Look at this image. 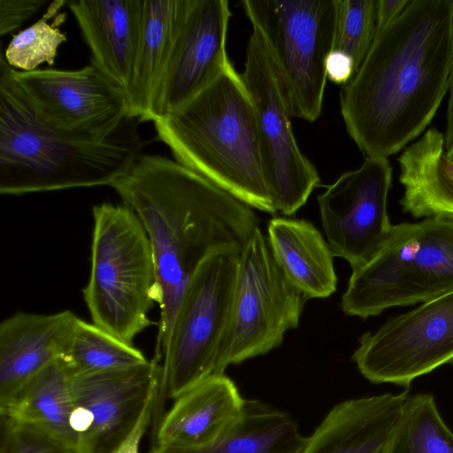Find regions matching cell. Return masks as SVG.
<instances>
[{
	"instance_id": "83f0119b",
	"label": "cell",
	"mask_w": 453,
	"mask_h": 453,
	"mask_svg": "<svg viewBox=\"0 0 453 453\" xmlns=\"http://www.w3.org/2000/svg\"><path fill=\"white\" fill-rule=\"evenodd\" d=\"M375 22V0H338L334 50H340L352 58L355 73L373 42L376 33Z\"/></svg>"
},
{
	"instance_id": "5b68a950",
	"label": "cell",
	"mask_w": 453,
	"mask_h": 453,
	"mask_svg": "<svg viewBox=\"0 0 453 453\" xmlns=\"http://www.w3.org/2000/svg\"><path fill=\"white\" fill-rule=\"evenodd\" d=\"M90 273L83 296L93 323L134 344L152 324L157 273L148 235L125 204L93 207Z\"/></svg>"
},
{
	"instance_id": "cb8c5ba5",
	"label": "cell",
	"mask_w": 453,
	"mask_h": 453,
	"mask_svg": "<svg viewBox=\"0 0 453 453\" xmlns=\"http://www.w3.org/2000/svg\"><path fill=\"white\" fill-rule=\"evenodd\" d=\"M70 378L62 358L57 359L0 407L1 417L42 427L76 443L70 426Z\"/></svg>"
},
{
	"instance_id": "30bf717a",
	"label": "cell",
	"mask_w": 453,
	"mask_h": 453,
	"mask_svg": "<svg viewBox=\"0 0 453 453\" xmlns=\"http://www.w3.org/2000/svg\"><path fill=\"white\" fill-rule=\"evenodd\" d=\"M254 105L265 181L276 211L295 214L319 185L316 167L297 145L275 68L252 30L241 73Z\"/></svg>"
},
{
	"instance_id": "8992f818",
	"label": "cell",
	"mask_w": 453,
	"mask_h": 453,
	"mask_svg": "<svg viewBox=\"0 0 453 453\" xmlns=\"http://www.w3.org/2000/svg\"><path fill=\"white\" fill-rule=\"evenodd\" d=\"M453 290V216L393 225L378 253L352 270L341 308L348 316H377L426 303Z\"/></svg>"
},
{
	"instance_id": "44dd1931",
	"label": "cell",
	"mask_w": 453,
	"mask_h": 453,
	"mask_svg": "<svg viewBox=\"0 0 453 453\" xmlns=\"http://www.w3.org/2000/svg\"><path fill=\"white\" fill-rule=\"evenodd\" d=\"M398 161L403 211L414 218L453 216V163L446 155L444 135L435 127L427 129Z\"/></svg>"
},
{
	"instance_id": "7c38bea8",
	"label": "cell",
	"mask_w": 453,
	"mask_h": 453,
	"mask_svg": "<svg viewBox=\"0 0 453 453\" xmlns=\"http://www.w3.org/2000/svg\"><path fill=\"white\" fill-rule=\"evenodd\" d=\"M155 359L129 368L70 378V426L81 453H116L158 394Z\"/></svg>"
},
{
	"instance_id": "e0dca14e",
	"label": "cell",
	"mask_w": 453,
	"mask_h": 453,
	"mask_svg": "<svg viewBox=\"0 0 453 453\" xmlns=\"http://www.w3.org/2000/svg\"><path fill=\"white\" fill-rule=\"evenodd\" d=\"M66 4L91 53L90 65L127 96L141 40L143 0H73Z\"/></svg>"
},
{
	"instance_id": "9c48e42d",
	"label": "cell",
	"mask_w": 453,
	"mask_h": 453,
	"mask_svg": "<svg viewBox=\"0 0 453 453\" xmlns=\"http://www.w3.org/2000/svg\"><path fill=\"white\" fill-rule=\"evenodd\" d=\"M306 301L279 267L257 227L239 257L231 314L214 373L280 346L286 332L298 326Z\"/></svg>"
},
{
	"instance_id": "6da1fadb",
	"label": "cell",
	"mask_w": 453,
	"mask_h": 453,
	"mask_svg": "<svg viewBox=\"0 0 453 453\" xmlns=\"http://www.w3.org/2000/svg\"><path fill=\"white\" fill-rule=\"evenodd\" d=\"M453 0H410L377 33L340 93L347 132L365 157L395 154L418 137L448 92Z\"/></svg>"
},
{
	"instance_id": "d4e9b609",
	"label": "cell",
	"mask_w": 453,
	"mask_h": 453,
	"mask_svg": "<svg viewBox=\"0 0 453 453\" xmlns=\"http://www.w3.org/2000/svg\"><path fill=\"white\" fill-rule=\"evenodd\" d=\"M61 358L71 377L129 368L149 361L134 344L81 319Z\"/></svg>"
},
{
	"instance_id": "7a4b0ae2",
	"label": "cell",
	"mask_w": 453,
	"mask_h": 453,
	"mask_svg": "<svg viewBox=\"0 0 453 453\" xmlns=\"http://www.w3.org/2000/svg\"><path fill=\"white\" fill-rule=\"evenodd\" d=\"M111 187L140 219L150 243L160 310L156 359L180 299L200 265L241 254L259 220L251 207L175 160L141 154Z\"/></svg>"
},
{
	"instance_id": "7402d4cb",
	"label": "cell",
	"mask_w": 453,
	"mask_h": 453,
	"mask_svg": "<svg viewBox=\"0 0 453 453\" xmlns=\"http://www.w3.org/2000/svg\"><path fill=\"white\" fill-rule=\"evenodd\" d=\"M305 438L287 412L245 399L238 418L214 440L192 447L153 445L149 453H299Z\"/></svg>"
},
{
	"instance_id": "603a6c76",
	"label": "cell",
	"mask_w": 453,
	"mask_h": 453,
	"mask_svg": "<svg viewBox=\"0 0 453 453\" xmlns=\"http://www.w3.org/2000/svg\"><path fill=\"white\" fill-rule=\"evenodd\" d=\"M185 0H143L134 73L127 94L128 117L150 121L157 88L170 59Z\"/></svg>"
},
{
	"instance_id": "4dcf8cb0",
	"label": "cell",
	"mask_w": 453,
	"mask_h": 453,
	"mask_svg": "<svg viewBox=\"0 0 453 453\" xmlns=\"http://www.w3.org/2000/svg\"><path fill=\"white\" fill-rule=\"evenodd\" d=\"M326 77L338 85H345L355 73L352 58L347 54L333 50L326 59Z\"/></svg>"
},
{
	"instance_id": "3957f363",
	"label": "cell",
	"mask_w": 453,
	"mask_h": 453,
	"mask_svg": "<svg viewBox=\"0 0 453 453\" xmlns=\"http://www.w3.org/2000/svg\"><path fill=\"white\" fill-rule=\"evenodd\" d=\"M140 122L127 117L104 139L53 128L32 109L1 55L0 193L111 187L142 154Z\"/></svg>"
},
{
	"instance_id": "ac0fdd59",
	"label": "cell",
	"mask_w": 453,
	"mask_h": 453,
	"mask_svg": "<svg viewBox=\"0 0 453 453\" xmlns=\"http://www.w3.org/2000/svg\"><path fill=\"white\" fill-rule=\"evenodd\" d=\"M408 395L387 393L334 405L299 453H387Z\"/></svg>"
},
{
	"instance_id": "e575fe53",
	"label": "cell",
	"mask_w": 453,
	"mask_h": 453,
	"mask_svg": "<svg viewBox=\"0 0 453 453\" xmlns=\"http://www.w3.org/2000/svg\"><path fill=\"white\" fill-rule=\"evenodd\" d=\"M446 155L448 157V158L453 163V146L446 150Z\"/></svg>"
},
{
	"instance_id": "ba28073f",
	"label": "cell",
	"mask_w": 453,
	"mask_h": 453,
	"mask_svg": "<svg viewBox=\"0 0 453 453\" xmlns=\"http://www.w3.org/2000/svg\"><path fill=\"white\" fill-rule=\"evenodd\" d=\"M240 254L207 258L180 299L167 342L155 414L165 399L175 400L214 373L235 290Z\"/></svg>"
},
{
	"instance_id": "4316f807",
	"label": "cell",
	"mask_w": 453,
	"mask_h": 453,
	"mask_svg": "<svg viewBox=\"0 0 453 453\" xmlns=\"http://www.w3.org/2000/svg\"><path fill=\"white\" fill-rule=\"evenodd\" d=\"M67 2H52L42 18L12 36L4 55L11 67L31 72L42 63L54 64L59 46L67 39L58 28L63 19L58 18L52 24L48 19Z\"/></svg>"
},
{
	"instance_id": "5bb4252c",
	"label": "cell",
	"mask_w": 453,
	"mask_h": 453,
	"mask_svg": "<svg viewBox=\"0 0 453 453\" xmlns=\"http://www.w3.org/2000/svg\"><path fill=\"white\" fill-rule=\"evenodd\" d=\"M12 75L36 115L58 130L104 139L128 117L125 92L92 65Z\"/></svg>"
},
{
	"instance_id": "836d02e7",
	"label": "cell",
	"mask_w": 453,
	"mask_h": 453,
	"mask_svg": "<svg viewBox=\"0 0 453 453\" xmlns=\"http://www.w3.org/2000/svg\"><path fill=\"white\" fill-rule=\"evenodd\" d=\"M448 92L449 96L447 111V126L445 134H443L446 150H449L453 146V48L448 79Z\"/></svg>"
},
{
	"instance_id": "2e32d148",
	"label": "cell",
	"mask_w": 453,
	"mask_h": 453,
	"mask_svg": "<svg viewBox=\"0 0 453 453\" xmlns=\"http://www.w3.org/2000/svg\"><path fill=\"white\" fill-rule=\"evenodd\" d=\"M78 318L16 312L0 325V407L30 380L66 353Z\"/></svg>"
},
{
	"instance_id": "d6a6232c",
	"label": "cell",
	"mask_w": 453,
	"mask_h": 453,
	"mask_svg": "<svg viewBox=\"0 0 453 453\" xmlns=\"http://www.w3.org/2000/svg\"><path fill=\"white\" fill-rule=\"evenodd\" d=\"M409 2L410 0H377L375 35L393 23Z\"/></svg>"
},
{
	"instance_id": "f1b7e54d",
	"label": "cell",
	"mask_w": 453,
	"mask_h": 453,
	"mask_svg": "<svg viewBox=\"0 0 453 453\" xmlns=\"http://www.w3.org/2000/svg\"><path fill=\"white\" fill-rule=\"evenodd\" d=\"M0 453H81L77 444L42 427L1 417Z\"/></svg>"
},
{
	"instance_id": "52a82bcc",
	"label": "cell",
	"mask_w": 453,
	"mask_h": 453,
	"mask_svg": "<svg viewBox=\"0 0 453 453\" xmlns=\"http://www.w3.org/2000/svg\"><path fill=\"white\" fill-rule=\"evenodd\" d=\"M262 37L291 117L308 122L321 114L326 59L334 50L338 0H242Z\"/></svg>"
},
{
	"instance_id": "9a60e30c",
	"label": "cell",
	"mask_w": 453,
	"mask_h": 453,
	"mask_svg": "<svg viewBox=\"0 0 453 453\" xmlns=\"http://www.w3.org/2000/svg\"><path fill=\"white\" fill-rule=\"evenodd\" d=\"M231 15L227 0H185L150 121L178 110L226 70L231 63L226 48Z\"/></svg>"
},
{
	"instance_id": "277c9868",
	"label": "cell",
	"mask_w": 453,
	"mask_h": 453,
	"mask_svg": "<svg viewBox=\"0 0 453 453\" xmlns=\"http://www.w3.org/2000/svg\"><path fill=\"white\" fill-rule=\"evenodd\" d=\"M153 123L175 161L250 207L277 212L265 181L254 105L232 63L188 102Z\"/></svg>"
},
{
	"instance_id": "f546056e",
	"label": "cell",
	"mask_w": 453,
	"mask_h": 453,
	"mask_svg": "<svg viewBox=\"0 0 453 453\" xmlns=\"http://www.w3.org/2000/svg\"><path fill=\"white\" fill-rule=\"evenodd\" d=\"M46 3V0H0V35L19 27Z\"/></svg>"
},
{
	"instance_id": "d6986e66",
	"label": "cell",
	"mask_w": 453,
	"mask_h": 453,
	"mask_svg": "<svg viewBox=\"0 0 453 453\" xmlns=\"http://www.w3.org/2000/svg\"><path fill=\"white\" fill-rule=\"evenodd\" d=\"M244 403L230 378L213 373L174 400L157 423L154 445L207 443L238 418Z\"/></svg>"
},
{
	"instance_id": "1f68e13d",
	"label": "cell",
	"mask_w": 453,
	"mask_h": 453,
	"mask_svg": "<svg viewBox=\"0 0 453 453\" xmlns=\"http://www.w3.org/2000/svg\"><path fill=\"white\" fill-rule=\"evenodd\" d=\"M157 395L154 396L144 409L133 432L116 453H139V445L155 413Z\"/></svg>"
},
{
	"instance_id": "4fadbf2b",
	"label": "cell",
	"mask_w": 453,
	"mask_h": 453,
	"mask_svg": "<svg viewBox=\"0 0 453 453\" xmlns=\"http://www.w3.org/2000/svg\"><path fill=\"white\" fill-rule=\"evenodd\" d=\"M391 180L388 158L365 157L360 167L342 173L318 196L330 250L352 270L368 263L391 232L387 210Z\"/></svg>"
},
{
	"instance_id": "484cf974",
	"label": "cell",
	"mask_w": 453,
	"mask_h": 453,
	"mask_svg": "<svg viewBox=\"0 0 453 453\" xmlns=\"http://www.w3.org/2000/svg\"><path fill=\"white\" fill-rule=\"evenodd\" d=\"M387 453H453V432L433 395L407 396Z\"/></svg>"
},
{
	"instance_id": "ffe728a7",
	"label": "cell",
	"mask_w": 453,
	"mask_h": 453,
	"mask_svg": "<svg viewBox=\"0 0 453 453\" xmlns=\"http://www.w3.org/2000/svg\"><path fill=\"white\" fill-rule=\"evenodd\" d=\"M273 256L287 279L306 300L336 290L334 255L314 225L305 219L273 218L267 226Z\"/></svg>"
},
{
	"instance_id": "8fae6325",
	"label": "cell",
	"mask_w": 453,
	"mask_h": 453,
	"mask_svg": "<svg viewBox=\"0 0 453 453\" xmlns=\"http://www.w3.org/2000/svg\"><path fill=\"white\" fill-rule=\"evenodd\" d=\"M358 343L351 359L372 383L408 388L415 379L453 364V290L389 319Z\"/></svg>"
}]
</instances>
